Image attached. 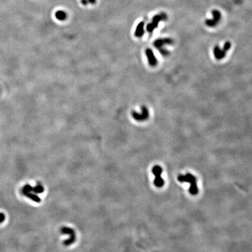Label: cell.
<instances>
[{"label": "cell", "mask_w": 252, "mask_h": 252, "mask_svg": "<svg viewBox=\"0 0 252 252\" xmlns=\"http://www.w3.org/2000/svg\"><path fill=\"white\" fill-rule=\"evenodd\" d=\"M178 179L180 182H187L190 183V187L189 188V192L191 194L196 195L198 193L197 179L193 175L190 173H187L185 175H180L178 176Z\"/></svg>", "instance_id": "obj_1"}, {"label": "cell", "mask_w": 252, "mask_h": 252, "mask_svg": "<svg viewBox=\"0 0 252 252\" xmlns=\"http://www.w3.org/2000/svg\"><path fill=\"white\" fill-rule=\"evenodd\" d=\"M167 18V15L165 13H161L155 15L152 18V22L147 25L146 31L149 33L152 32L158 27L159 23L161 21H166Z\"/></svg>", "instance_id": "obj_2"}, {"label": "cell", "mask_w": 252, "mask_h": 252, "mask_svg": "<svg viewBox=\"0 0 252 252\" xmlns=\"http://www.w3.org/2000/svg\"><path fill=\"white\" fill-rule=\"evenodd\" d=\"M60 232L62 234H66L70 236L69 239L65 240L63 242V245L65 246H70L74 243L76 241V234L74 230L67 226H63L61 228Z\"/></svg>", "instance_id": "obj_3"}, {"label": "cell", "mask_w": 252, "mask_h": 252, "mask_svg": "<svg viewBox=\"0 0 252 252\" xmlns=\"http://www.w3.org/2000/svg\"><path fill=\"white\" fill-rule=\"evenodd\" d=\"M152 172L155 176V178L153 181L155 186L159 188L162 187L165 184L164 180L161 177L162 168L159 165H156L153 167Z\"/></svg>", "instance_id": "obj_4"}, {"label": "cell", "mask_w": 252, "mask_h": 252, "mask_svg": "<svg viewBox=\"0 0 252 252\" xmlns=\"http://www.w3.org/2000/svg\"><path fill=\"white\" fill-rule=\"evenodd\" d=\"M132 116L133 119L138 121H145L149 118V111L147 108L145 106H141V113H138L136 111H132Z\"/></svg>", "instance_id": "obj_5"}, {"label": "cell", "mask_w": 252, "mask_h": 252, "mask_svg": "<svg viewBox=\"0 0 252 252\" xmlns=\"http://www.w3.org/2000/svg\"><path fill=\"white\" fill-rule=\"evenodd\" d=\"M212 15L213 16L212 19H208L205 21L206 25L209 27H214L216 26L221 19V14L218 10H213L212 11Z\"/></svg>", "instance_id": "obj_6"}, {"label": "cell", "mask_w": 252, "mask_h": 252, "mask_svg": "<svg viewBox=\"0 0 252 252\" xmlns=\"http://www.w3.org/2000/svg\"><path fill=\"white\" fill-rule=\"evenodd\" d=\"M174 43V41L172 39L166 37V38H162V39H158L156 40L153 42V46L155 48H156L158 50L163 48V46L166 44H173Z\"/></svg>", "instance_id": "obj_7"}, {"label": "cell", "mask_w": 252, "mask_h": 252, "mask_svg": "<svg viewBox=\"0 0 252 252\" xmlns=\"http://www.w3.org/2000/svg\"><path fill=\"white\" fill-rule=\"evenodd\" d=\"M145 54L148 59V61L150 66L155 67L158 64V60L152 51L151 49H147L145 50Z\"/></svg>", "instance_id": "obj_8"}, {"label": "cell", "mask_w": 252, "mask_h": 252, "mask_svg": "<svg viewBox=\"0 0 252 252\" xmlns=\"http://www.w3.org/2000/svg\"><path fill=\"white\" fill-rule=\"evenodd\" d=\"M213 53L216 60H222L225 57L226 54V52L223 49H220V47L218 45L214 46Z\"/></svg>", "instance_id": "obj_9"}, {"label": "cell", "mask_w": 252, "mask_h": 252, "mask_svg": "<svg viewBox=\"0 0 252 252\" xmlns=\"http://www.w3.org/2000/svg\"><path fill=\"white\" fill-rule=\"evenodd\" d=\"M144 34V23L143 22H141L137 25L136 29L135 31L134 35L137 37H141L143 36Z\"/></svg>", "instance_id": "obj_10"}, {"label": "cell", "mask_w": 252, "mask_h": 252, "mask_svg": "<svg viewBox=\"0 0 252 252\" xmlns=\"http://www.w3.org/2000/svg\"><path fill=\"white\" fill-rule=\"evenodd\" d=\"M56 18L59 21H64L67 19V15L63 11H58L55 14Z\"/></svg>", "instance_id": "obj_11"}, {"label": "cell", "mask_w": 252, "mask_h": 252, "mask_svg": "<svg viewBox=\"0 0 252 252\" xmlns=\"http://www.w3.org/2000/svg\"><path fill=\"white\" fill-rule=\"evenodd\" d=\"M24 194H25L26 197H29V198H31V200H32L33 201H35L36 203H40L41 201V199L39 197H38L37 196H36L34 194H32L30 192H27V193H24Z\"/></svg>", "instance_id": "obj_12"}, {"label": "cell", "mask_w": 252, "mask_h": 252, "mask_svg": "<svg viewBox=\"0 0 252 252\" xmlns=\"http://www.w3.org/2000/svg\"><path fill=\"white\" fill-rule=\"evenodd\" d=\"M32 191H34L35 193H37V194L42 193L44 191V187L41 184H39L35 187H33Z\"/></svg>", "instance_id": "obj_13"}, {"label": "cell", "mask_w": 252, "mask_h": 252, "mask_svg": "<svg viewBox=\"0 0 252 252\" xmlns=\"http://www.w3.org/2000/svg\"><path fill=\"white\" fill-rule=\"evenodd\" d=\"M32 189H33V187H32V186H31V185H29V184H26V185H25V186H24V187L23 188L22 193H23V194H24V193H27V192H31V191H32Z\"/></svg>", "instance_id": "obj_14"}, {"label": "cell", "mask_w": 252, "mask_h": 252, "mask_svg": "<svg viewBox=\"0 0 252 252\" xmlns=\"http://www.w3.org/2000/svg\"><path fill=\"white\" fill-rule=\"evenodd\" d=\"M231 47V43L230 41H226L225 43V44H223V47L222 49L226 52L227 51H228L229 50H230Z\"/></svg>", "instance_id": "obj_15"}, {"label": "cell", "mask_w": 252, "mask_h": 252, "mask_svg": "<svg viewBox=\"0 0 252 252\" xmlns=\"http://www.w3.org/2000/svg\"><path fill=\"white\" fill-rule=\"evenodd\" d=\"M5 219V216L3 213H0V223L4 221Z\"/></svg>", "instance_id": "obj_16"}, {"label": "cell", "mask_w": 252, "mask_h": 252, "mask_svg": "<svg viewBox=\"0 0 252 252\" xmlns=\"http://www.w3.org/2000/svg\"><path fill=\"white\" fill-rule=\"evenodd\" d=\"M82 3L84 5H86L88 4V1L87 0H82Z\"/></svg>", "instance_id": "obj_17"}, {"label": "cell", "mask_w": 252, "mask_h": 252, "mask_svg": "<svg viewBox=\"0 0 252 252\" xmlns=\"http://www.w3.org/2000/svg\"><path fill=\"white\" fill-rule=\"evenodd\" d=\"M88 2L91 3V4H94L96 2V0H87Z\"/></svg>", "instance_id": "obj_18"}]
</instances>
